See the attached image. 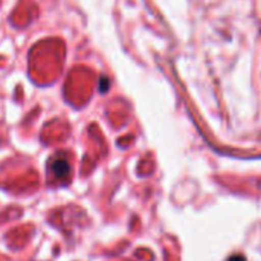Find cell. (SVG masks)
<instances>
[{
	"label": "cell",
	"mask_w": 261,
	"mask_h": 261,
	"mask_svg": "<svg viewBox=\"0 0 261 261\" xmlns=\"http://www.w3.org/2000/svg\"><path fill=\"white\" fill-rule=\"evenodd\" d=\"M47 173L50 174V177L57 182H64V180H69L70 174H72V167H70V162L61 156V154H57V156H52L47 162Z\"/></svg>",
	"instance_id": "6da1fadb"
},
{
	"label": "cell",
	"mask_w": 261,
	"mask_h": 261,
	"mask_svg": "<svg viewBox=\"0 0 261 261\" xmlns=\"http://www.w3.org/2000/svg\"><path fill=\"white\" fill-rule=\"evenodd\" d=\"M228 261H246V260H245V257H242V255H234V257H231Z\"/></svg>",
	"instance_id": "7a4b0ae2"
}]
</instances>
